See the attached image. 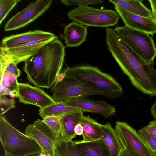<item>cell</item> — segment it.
<instances>
[{
	"mask_svg": "<svg viewBox=\"0 0 156 156\" xmlns=\"http://www.w3.org/2000/svg\"><path fill=\"white\" fill-rule=\"evenodd\" d=\"M58 38L56 36L53 37L33 41L9 48L1 46L0 55L10 62L13 61L17 65L21 62H25L35 54L44 45Z\"/></svg>",
	"mask_w": 156,
	"mask_h": 156,
	"instance_id": "10",
	"label": "cell"
},
{
	"mask_svg": "<svg viewBox=\"0 0 156 156\" xmlns=\"http://www.w3.org/2000/svg\"><path fill=\"white\" fill-rule=\"evenodd\" d=\"M51 96L56 103L92 95H101L111 99L122 96L123 93L103 91L92 88L73 79L64 78L55 84Z\"/></svg>",
	"mask_w": 156,
	"mask_h": 156,
	"instance_id": "5",
	"label": "cell"
},
{
	"mask_svg": "<svg viewBox=\"0 0 156 156\" xmlns=\"http://www.w3.org/2000/svg\"><path fill=\"white\" fill-rule=\"evenodd\" d=\"M115 129L124 151L132 156H153L137 131L127 123L116 122Z\"/></svg>",
	"mask_w": 156,
	"mask_h": 156,
	"instance_id": "8",
	"label": "cell"
},
{
	"mask_svg": "<svg viewBox=\"0 0 156 156\" xmlns=\"http://www.w3.org/2000/svg\"><path fill=\"white\" fill-rule=\"evenodd\" d=\"M80 110L75 107L57 102L39 110V115L43 119L49 116H62L66 114Z\"/></svg>",
	"mask_w": 156,
	"mask_h": 156,
	"instance_id": "22",
	"label": "cell"
},
{
	"mask_svg": "<svg viewBox=\"0 0 156 156\" xmlns=\"http://www.w3.org/2000/svg\"><path fill=\"white\" fill-rule=\"evenodd\" d=\"M52 2V0H38L31 2L8 20L5 26V31L18 29L33 22L49 9Z\"/></svg>",
	"mask_w": 156,
	"mask_h": 156,
	"instance_id": "9",
	"label": "cell"
},
{
	"mask_svg": "<svg viewBox=\"0 0 156 156\" xmlns=\"http://www.w3.org/2000/svg\"><path fill=\"white\" fill-rule=\"evenodd\" d=\"M152 12V18L156 23V0H149Z\"/></svg>",
	"mask_w": 156,
	"mask_h": 156,
	"instance_id": "32",
	"label": "cell"
},
{
	"mask_svg": "<svg viewBox=\"0 0 156 156\" xmlns=\"http://www.w3.org/2000/svg\"><path fill=\"white\" fill-rule=\"evenodd\" d=\"M87 27L72 22L65 26L64 38L67 47H77L86 41Z\"/></svg>",
	"mask_w": 156,
	"mask_h": 156,
	"instance_id": "15",
	"label": "cell"
},
{
	"mask_svg": "<svg viewBox=\"0 0 156 156\" xmlns=\"http://www.w3.org/2000/svg\"><path fill=\"white\" fill-rule=\"evenodd\" d=\"M64 104L78 108L82 111L98 114L105 118L115 115V107L104 100L96 101L86 98H77L65 101Z\"/></svg>",
	"mask_w": 156,
	"mask_h": 156,
	"instance_id": "12",
	"label": "cell"
},
{
	"mask_svg": "<svg viewBox=\"0 0 156 156\" xmlns=\"http://www.w3.org/2000/svg\"><path fill=\"white\" fill-rule=\"evenodd\" d=\"M55 36L49 32L39 30L30 31L4 37L1 41V46L9 48L33 41L50 38Z\"/></svg>",
	"mask_w": 156,
	"mask_h": 156,
	"instance_id": "14",
	"label": "cell"
},
{
	"mask_svg": "<svg viewBox=\"0 0 156 156\" xmlns=\"http://www.w3.org/2000/svg\"><path fill=\"white\" fill-rule=\"evenodd\" d=\"M67 15L72 22L84 26L107 28L115 25L119 19L115 11L88 6H80L71 9Z\"/></svg>",
	"mask_w": 156,
	"mask_h": 156,
	"instance_id": "7",
	"label": "cell"
},
{
	"mask_svg": "<svg viewBox=\"0 0 156 156\" xmlns=\"http://www.w3.org/2000/svg\"><path fill=\"white\" fill-rule=\"evenodd\" d=\"M17 77L5 70L0 77V89H5L11 94V96L19 97V83Z\"/></svg>",
	"mask_w": 156,
	"mask_h": 156,
	"instance_id": "24",
	"label": "cell"
},
{
	"mask_svg": "<svg viewBox=\"0 0 156 156\" xmlns=\"http://www.w3.org/2000/svg\"><path fill=\"white\" fill-rule=\"evenodd\" d=\"M61 2L65 5L78 6H88L89 5H97L102 4V0H61Z\"/></svg>",
	"mask_w": 156,
	"mask_h": 156,
	"instance_id": "28",
	"label": "cell"
},
{
	"mask_svg": "<svg viewBox=\"0 0 156 156\" xmlns=\"http://www.w3.org/2000/svg\"><path fill=\"white\" fill-rule=\"evenodd\" d=\"M102 129L101 140L108 148L111 156H120L124 149L115 129L109 122L102 125Z\"/></svg>",
	"mask_w": 156,
	"mask_h": 156,
	"instance_id": "19",
	"label": "cell"
},
{
	"mask_svg": "<svg viewBox=\"0 0 156 156\" xmlns=\"http://www.w3.org/2000/svg\"><path fill=\"white\" fill-rule=\"evenodd\" d=\"M61 116H49L43 119V121L55 132L60 134Z\"/></svg>",
	"mask_w": 156,
	"mask_h": 156,
	"instance_id": "27",
	"label": "cell"
},
{
	"mask_svg": "<svg viewBox=\"0 0 156 156\" xmlns=\"http://www.w3.org/2000/svg\"><path fill=\"white\" fill-rule=\"evenodd\" d=\"M3 156H10L9 155V154L5 153V154Z\"/></svg>",
	"mask_w": 156,
	"mask_h": 156,
	"instance_id": "38",
	"label": "cell"
},
{
	"mask_svg": "<svg viewBox=\"0 0 156 156\" xmlns=\"http://www.w3.org/2000/svg\"><path fill=\"white\" fill-rule=\"evenodd\" d=\"M153 156H156V154H154V155H153Z\"/></svg>",
	"mask_w": 156,
	"mask_h": 156,
	"instance_id": "39",
	"label": "cell"
},
{
	"mask_svg": "<svg viewBox=\"0 0 156 156\" xmlns=\"http://www.w3.org/2000/svg\"><path fill=\"white\" fill-rule=\"evenodd\" d=\"M38 156H48L45 154L43 152L39 153Z\"/></svg>",
	"mask_w": 156,
	"mask_h": 156,
	"instance_id": "36",
	"label": "cell"
},
{
	"mask_svg": "<svg viewBox=\"0 0 156 156\" xmlns=\"http://www.w3.org/2000/svg\"><path fill=\"white\" fill-rule=\"evenodd\" d=\"M17 65L12 61L8 65L5 70L16 76L17 78L19 77L21 74L20 70L17 67Z\"/></svg>",
	"mask_w": 156,
	"mask_h": 156,
	"instance_id": "30",
	"label": "cell"
},
{
	"mask_svg": "<svg viewBox=\"0 0 156 156\" xmlns=\"http://www.w3.org/2000/svg\"><path fill=\"white\" fill-rule=\"evenodd\" d=\"M114 29L126 44L145 62L154 63L156 47L152 36L125 26H117Z\"/></svg>",
	"mask_w": 156,
	"mask_h": 156,
	"instance_id": "6",
	"label": "cell"
},
{
	"mask_svg": "<svg viewBox=\"0 0 156 156\" xmlns=\"http://www.w3.org/2000/svg\"><path fill=\"white\" fill-rule=\"evenodd\" d=\"M48 155V156H51V155Z\"/></svg>",
	"mask_w": 156,
	"mask_h": 156,
	"instance_id": "40",
	"label": "cell"
},
{
	"mask_svg": "<svg viewBox=\"0 0 156 156\" xmlns=\"http://www.w3.org/2000/svg\"><path fill=\"white\" fill-rule=\"evenodd\" d=\"M73 144L82 156H111L108 148L101 139L87 142L73 141Z\"/></svg>",
	"mask_w": 156,
	"mask_h": 156,
	"instance_id": "17",
	"label": "cell"
},
{
	"mask_svg": "<svg viewBox=\"0 0 156 156\" xmlns=\"http://www.w3.org/2000/svg\"><path fill=\"white\" fill-rule=\"evenodd\" d=\"M150 112L152 116L156 120V101L150 108Z\"/></svg>",
	"mask_w": 156,
	"mask_h": 156,
	"instance_id": "34",
	"label": "cell"
},
{
	"mask_svg": "<svg viewBox=\"0 0 156 156\" xmlns=\"http://www.w3.org/2000/svg\"><path fill=\"white\" fill-rule=\"evenodd\" d=\"M64 78L75 80L92 88L105 91L123 94L122 87L110 75L98 67L81 65L67 67L63 73Z\"/></svg>",
	"mask_w": 156,
	"mask_h": 156,
	"instance_id": "4",
	"label": "cell"
},
{
	"mask_svg": "<svg viewBox=\"0 0 156 156\" xmlns=\"http://www.w3.org/2000/svg\"><path fill=\"white\" fill-rule=\"evenodd\" d=\"M20 0H0V24Z\"/></svg>",
	"mask_w": 156,
	"mask_h": 156,
	"instance_id": "26",
	"label": "cell"
},
{
	"mask_svg": "<svg viewBox=\"0 0 156 156\" xmlns=\"http://www.w3.org/2000/svg\"><path fill=\"white\" fill-rule=\"evenodd\" d=\"M39 154V153L37 154H31V155H29L27 156H38Z\"/></svg>",
	"mask_w": 156,
	"mask_h": 156,
	"instance_id": "37",
	"label": "cell"
},
{
	"mask_svg": "<svg viewBox=\"0 0 156 156\" xmlns=\"http://www.w3.org/2000/svg\"><path fill=\"white\" fill-rule=\"evenodd\" d=\"M0 140L5 153L10 156H27L42 152L34 140L13 127L4 114L0 115Z\"/></svg>",
	"mask_w": 156,
	"mask_h": 156,
	"instance_id": "3",
	"label": "cell"
},
{
	"mask_svg": "<svg viewBox=\"0 0 156 156\" xmlns=\"http://www.w3.org/2000/svg\"><path fill=\"white\" fill-rule=\"evenodd\" d=\"M65 56V47L58 38L49 42L25 62L27 78L36 86L51 88L57 81Z\"/></svg>",
	"mask_w": 156,
	"mask_h": 156,
	"instance_id": "2",
	"label": "cell"
},
{
	"mask_svg": "<svg viewBox=\"0 0 156 156\" xmlns=\"http://www.w3.org/2000/svg\"><path fill=\"white\" fill-rule=\"evenodd\" d=\"M14 99L9 98L5 96L0 98V115L4 114L9 110L15 108Z\"/></svg>",
	"mask_w": 156,
	"mask_h": 156,
	"instance_id": "29",
	"label": "cell"
},
{
	"mask_svg": "<svg viewBox=\"0 0 156 156\" xmlns=\"http://www.w3.org/2000/svg\"><path fill=\"white\" fill-rule=\"evenodd\" d=\"M83 127V139L82 142H87L101 139L102 125L88 116H83L80 123Z\"/></svg>",
	"mask_w": 156,
	"mask_h": 156,
	"instance_id": "18",
	"label": "cell"
},
{
	"mask_svg": "<svg viewBox=\"0 0 156 156\" xmlns=\"http://www.w3.org/2000/svg\"><path fill=\"white\" fill-rule=\"evenodd\" d=\"M55 156H82L76 149L72 140L65 141L61 138L54 144Z\"/></svg>",
	"mask_w": 156,
	"mask_h": 156,
	"instance_id": "23",
	"label": "cell"
},
{
	"mask_svg": "<svg viewBox=\"0 0 156 156\" xmlns=\"http://www.w3.org/2000/svg\"><path fill=\"white\" fill-rule=\"evenodd\" d=\"M34 126L52 141L54 144L61 138L60 134L53 131L42 121L37 119L33 123Z\"/></svg>",
	"mask_w": 156,
	"mask_h": 156,
	"instance_id": "25",
	"label": "cell"
},
{
	"mask_svg": "<svg viewBox=\"0 0 156 156\" xmlns=\"http://www.w3.org/2000/svg\"><path fill=\"white\" fill-rule=\"evenodd\" d=\"M83 132V128L81 124L79 123L75 126L74 132L76 136L82 135Z\"/></svg>",
	"mask_w": 156,
	"mask_h": 156,
	"instance_id": "33",
	"label": "cell"
},
{
	"mask_svg": "<svg viewBox=\"0 0 156 156\" xmlns=\"http://www.w3.org/2000/svg\"><path fill=\"white\" fill-rule=\"evenodd\" d=\"M120 156H132L131 154L123 150Z\"/></svg>",
	"mask_w": 156,
	"mask_h": 156,
	"instance_id": "35",
	"label": "cell"
},
{
	"mask_svg": "<svg viewBox=\"0 0 156 156\" xmlns=\"http://www.w3.org/2000/svg\"><path fill=\"white\" fill-rule=\"evenodd\" d=\"M83 116V112L79 110L61 117L60 136L62 140L68 141L76 137L74 128L80 123Z\"/></svg>",
	"mask_w": 156,
	"mask_h": 156,
	"instance_id": "16",
	"label": "cell"
},
{
	"mask_svg": "<svg viewBox=\"0 0 156 156\" xmlns=\"http://www.w3.org/2000/svg\"><path fill=\"white\" fill-rule=\"evenodd\" d=\"M143 128L149 133L156 137V120L150 121L147 126Z\"/></svg>",
	"mask_w": 156,
	"mask_h": 156,
	"instance_id": "31",
	"label": "cell"
},
{
	"mask_svg": "<svg viewBox=\"0 0 156 156\" xmlns=\"http://www.w3.org/2000/svg\"><path fill=\"white\" fill-rule=\"evenodd\" d=\"M25 133L34 140L41 148L42 152L48 156H55L54 143L33 124L26 128Z\"/></svg>",
	"mask_w": 156,
	"mask_h": 156,
	"instance_id": "20",
	"label": "cell"
},
{
	"mask_svg": "<svg viewBox=\"0 0 156 156\" xmlns=\"http://www.w3.org/2000/svg\"><path fill=\"white\" fill-rule=\"evenodd\" d=\"M106 30L107 47L132 84L145 94L156 96L154 63L145 62L126 44L114 29L108 27Z\"/></svg>",
	"mask_w": 156,
	"mask_h": 156,
	"instance_id": "1",
	"label": "cell"
},
{
	"mask_svg": "<svg viewBox=\"0 0 156 156\" xmlns=\"http://www.w3.org/2000/svg\"><path fill=\"white\" fill-rule=\"evenodd\" d=\"M19 97L20 102L30 104L42 109L55 103L51 96L38 87L28 83H19Z\"/></svg>",
	"mask_w": 156,
	"mask_h": 156,
	"instance_id": "11",
	"label": "cell"
},
{
	"mask_svg": "<svg viewBox=\"0 0 156 156\" xmlns=\"http://www.w3.org/2000/svg\"><path fill=\"white\" fill-rule=\"evenodd\" d=\"M108 1L132 13L145 17H152L151 10L143 4L142 0H109Z\"/></svg>",
	"mask_w": 156,
	"mask_h": 156,
	"instance_id": "21",
	"label": "cell"
},
{
	"mask_svg": "<svg viewBox=\"0 0 156 156\" xmlns=\"http://www.w3.org/2000/svg\"><path fill=\"white\" fill-rule=\"evenodd\" d=\"M114 8L125 26L153 36L156 33V23L152 17H145L129 12L114 5Z\"/></svg>",
	"mask_w": 156,
	"mask_h": 156,
	"instance_id": "13",
	"label": "cell"
}]
</instances>
